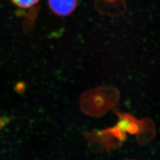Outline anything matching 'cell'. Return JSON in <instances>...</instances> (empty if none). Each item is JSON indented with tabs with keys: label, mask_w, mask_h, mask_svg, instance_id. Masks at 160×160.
Returning a JSON list of instances; mask_svg holds the SVG:
<instances>
[{
	"label": "cell",
	"mask_w": 160,
	"mask_h": 160,
	"mask_svg": "<svg viewBox=\"0 0 160 160\" xmlns=\"http://www.w3.org/2000/svg\"></svg>",
	"instance_id": "cell-3"
},
{
	"label": "cell",
	"mask_w": 160,
	"mask_h": 160,
	"mask_svg": "<svg viewBox=\"0 0 160 160\" xmlns=\"http://www.w3.org/2000/svg\"><path fill=\"white\" fill-rule=\"evenodd\" d=\"M16 6L23 8H29L36 5L39 0H12Z\"/></svg>",
	"instance_id": "cell-2"
},
{
	"label": "cell",
	"mask_w": 160,
	"mask_h": 160,
	"mask_svg": "<svg viewBox=\"0 0 160 160\" xmlns=\"http://www.w3.org/2000/svg\"><path fill=\"white\" fill-rule=\"evenodd\" d=\"M78 0H48L52 12L58 16L66 17L71 15L76 9Z\"/></svg>",
	"instance_id": "cell-1"
}]
</instances>
